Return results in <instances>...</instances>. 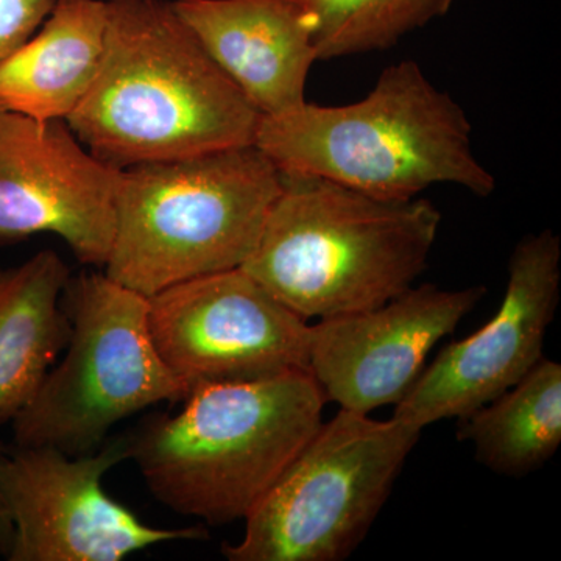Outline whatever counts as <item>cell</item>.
<instances>
[{
  "label": "cell",
  "instance_id": "1",
  "mask_svg": "<svg viewBox=\"0 0 561 561\" xmlns=\"http://www.w3.org/2000/svg\"><path fill=\"white\" fill-rule=\"evenodd\" d=\"M261 117L172 2L106 0L101 68L65 122L122 171L254 146Z\"/></svg>",
  "mask_w": 561,
  "mask_h": 561
},
{
  "label": "cell",
  "instance_id": "2",
  "mask_svg": "<svg viewBox=\"0 0 561 561\" xmlns=\"http://www.w3.org/2000/svg\"><path fill=\"white\" fill-rule=\"evenodd\" d=\"M440 224L427 198L389 201L280 172L279 195L241 268L302 320L367 311L415 286Z\"/></svg>",
  "mask_w": 561,
  "mask_h": 561
},
{
  "label": "cell",
  "instance_id": "3",
  "mask_svg": "<svg viewBox=\"0 0 561 561\" xmlns=\"http://www.w3.org/2000/svg\"><path fill=\"white\" fill-rule=\"evenodd\" d=\"M254 146L279 172L320 176L389 201H411L437 184L478 197L496 191L493 173L476 157L467 113L412 60L383 69L362 101L306 102L262 116Z\"/></svg>",
  "mask_w": 561,
  "mask_h": 561
},
{
  "label": "cell",
  "instance_id": "4",
  "mask_svg": "<svg viewBox=\"0 0 561 561\" xmlns=\"http://www.w3.org/2000/svg\"><path fill=\"white\" fill-rule=\"evenodd\" d=\"M175 415L153 413L125 434L154 497L220 526L245 519L323 423L311 373L201 387Z\"/></svg>",
  "mask_w": 561,
  "mask_h": 561
},
{
  "label": "cell",
  "instance_id": "5",
  "mask_svg": "<svg viewBox=\"0 0 561 561\" xmlns=\"http://www.w3.org/2000/svg\"><path fill=\"white\" fill-rule=\"evenodd\" d=\"M279 192L256 146L122 169L105 275L150 298L242 267Z\"/></svg>",
  "mask_w": 561,
  "mask_h": 561
},
{
  "label": "cell",
  "instance_id": "6",
  "mask_svg": "<svg viewBox=\"0 0 561 561\" xmlns=\"http://www.w3.org/2000/svg\"><path fill=\"white\" fill-rule=\"evenodd\" d=\"M61 306L70 320L65 359L11 421L14 446L81 456L122 420L187 397L154 346L149 298L105 273L83 272L70 276Z\"/></svg>",
  "mask_w": 561,
  "mask_h": 561
},
{
  "label": "cell",
  "instance_id": "7",
  "mask_svg": "<svg viewBox=\"0 0 561 561\" xmlns=\"http://www.w3.org/2000/svg\"><path fill=\"white\" fill-rule=\"evenodd\" d=\"M419 427L341 409L321 423L249 513L245 534L221 548L230 561H342L389 500Z\"/></svg>",
  "mask_w": 561,
  "mask_h": 561
},
{
  "label": "cell",
  "instance_id": "8",
  "mask_svg": "<svg viewBox=\"0 0 561 561\" xmlns=\"http://www.w3.org/2000/svg\"><path fill=\"white\" fill-rule=\"evenodd\" d=\"M69 456L14 446L0 456V493L13 524L9 561H121L151 546L208 538L202 526L160 529L113 500L102 481L128 459L125 435Z\"/></svg>",
  "mask_w": 561,
  "mask_h": 561
},
{
  "label": "cell",
  "instance_id": "9",
  "mask_svg": "<svg viewBox=\"0 0 561 561\" xmlns=\"http://www.w3.org/2000/svg\"><path fill=\"white\" fill-rule=\"evenodd\" d=\"M149 324L158 353L187 394L308 370L311 324L241 267L153 295Z\"/></svg>",
  "mask_w": 561,
  "mask_h": 561
},
{
  "label": "cell",
  "instance_id": "10",
  "mask_svg": "<svg viewBox=\"0 0 561 561\" xmlns=\"http://www.w3.org/2000/svg\"><path fill=\"white\" fill-rule=\"evenodd\" d=\"M561 239L556 231L524 236L508 261L500 309L463 341L449 343L424 367L393 419L423 430L461 420L522 381L542 359L560 302Z\"/></svg>",
  "mask_w": 561,
  "mask_h": 561
},
{
  "label": "cell",
  "instance_id": "11",
  "mask_svg": "<svg viewBox=\"0 0 561 561\" xmlns=\"http://www.w3.org/2000/svg\"><path fill=\"white\" fill-rule=\"evenodd\" d=\"M119 176L65 121L0 110V245L50 232L81 264L105 267Z\"/></svg>",
  "mask_w": 561,
  "mask_h": 561
},
{
  "label": "cell",
  "instance_id": "12",
  "mask_svg": "<svg viewBox=\"0 0 561 561\" xmlns=\"http://www.w3.org/2000/svg\"><path fill=\"white\" fill-rule=\"evenodd\" d=\"M483 286L421 284L367 311L311 324L308 371L327 401L364 413L397 405L426 367L431 350L482 300Z\"/></svg>",
  "mask_w": 561,
  "mask_h": 561
},
{
  "label": "cell",
  "instance_id": "13",
  "mask_svg": "<svg viewBox=\"0 0 561 561\" xmlns=\"http://www.w3.org/2000/svg\"><path fill=\"white\" fill-rule=\"evenodd\" d=\"M173 9L262 116L306 103L319 61L301 3L291 0H176Z\"/></svg>",
  "mask_w": 561,
  "mask_h": 561
},
{
  "label": "cell",
  "instance_id": "14",
  "mask_svg": "<svg viewBox=\"0 0 561 561\" xmlns=\"http://www.w3.org/2000/svg\"><path fill=\"white\" fill-rule=\"evenodd\" d=\"M106 2L58 0L31 38L0 62V110L66 121L101 68Z\"/></svg>",
  "mask_w": 561,
  "mask_h": 561
},
{
  "label": "cell",
  "instance_id": "15",
  "mask_svg": "<svg viewBox=\"0 0 561 561\" xmlns=\"http://www.w3.org/2000/svg\"><path fill=\"white\" fill-rule=\"evenodd\" d=\"M69 278L68 265L51 250L0 268V424L33 400L68 346L70 320L61 295Z\"/></svg>",
  "mask_w": 561,
  "mask_h": 561
},
{
  "label": "cell",
  "instance_id": "16",
  "mask_svg": "<svg viewBox=\"0 0 561 561\" xmlns=\"http://www.w3.org/2000/svg\"><path fill=\"white\" fill-rule=\"evenodd\" d=\"M459 440L496 474L524 478L540 470L561 445V365L542 357L526 376L459 420Z\"/></svg>",
  "mask_w": 561,
  "mask_h": 561
},
{
  "label": "cell",
  "instance_id": "17",
  "mask_svg": "<svg viewBox=\"0 0 561 561\" xmlns=\"http://www.w3.org/2000/svg\"><path fill=\"white\" fill-rule=\"evenodd\" d=\"M456 0H302L319 60L373 54L445 16Z\"/></svg>",
  "mask_w": 561,
  "mask_h": 561
},
{
  "label": "cell",
  "instance_id": "18",
  "mask_svg": "<svg viewBox=\"0 0 561 561\" xmlns=\"http://www.w3.org/2000/svg\"><path fill=\"white\" fill-rule=\"evenodd\" d=\"M58 0H0V62L47 20Z\"/></svg>",
  "mask_w": 561,
  "mask_h": 561
},
{
  "label": "cell",
  "instance_id": "19",
  "mask_svg": "<svg viewBox=\"0 0 561 561\" xmlns=\"http://www.w3.org/2000/svg\"><path fill=\"white\" fill-rule=\"evenodd\" d=\"M5 451V446L0 445V456ZM11 545H13V524H11L9 511L0 493V559H9Z\"/></svg>",
  "mask_w": 561,
  "mask_h": 561
},
{
  "label": "cell",
  "instance_id": "20",
  "mask_svg": "<svg viewBox=\"0 0 561 561\" xmlns=\"http://www.w3.org/2000/svg\"><path fill=\"white\" fill-rule=\"evenodd\" d=\"M291 2H298V3H300V2H302V0H291Z\"/></svg>",
  "mask_w": 561,
  "mask_h": 561
}]
</instances>
